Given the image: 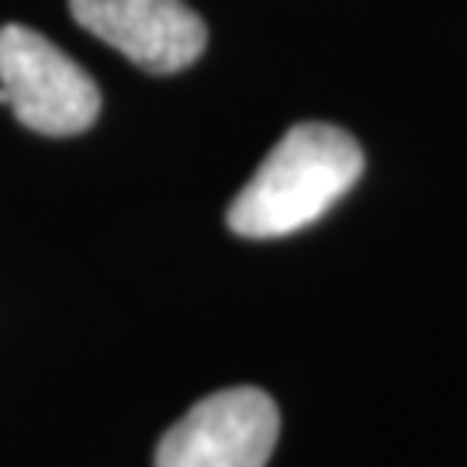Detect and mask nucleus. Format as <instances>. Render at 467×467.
<instances>
[{
	"mask_svg": "<svg viewBox=\"0 0 467 467\" xmlns=\"http://www.w3.org/2000/svg\"><path fill=\"white\" fill-rule=\"evenodd\" d=\"M77 25L146 73L167 77L198 63L208 28L184 0H69Z\"/></svg>",
	"mask_w": 467,
	"mask_h": 467,
	"instance_id": "obj_4",
	"label": "nucleus"
},
{
	"mask_svg": "<svg viewBox=\"0 0 467 467\" xmlns=\"http://www.w3.org/2000/svg\"><path fill=\"white\" fill-rule=\"evenodd\" d=\"M364 173L357 139L326 121H301L270 150L229 204V229L243 239H281L312 225Z\"/></svg>",
	"mask_w": 467,
	"mask_h": 467,
	"instance_id": "obj_1",
	"label": "nucleus"
},
{
	"mask_svg": "<svg viewBox=\"0 0 467 467\" xmlns=\"http://www.w3.org/2000/svg\"><path fill=\"white\" fill-rule=\"evenodd\" d=\"M281 412L260 388H225L201 399L177 426H170L156 467H267L277 447Z\"/></svg>",
	"mask_w": 467,
	"mask_h": 467,
	"instance_id": "obj_3",
	"label": "nucleus"
},
{
	"mask_svg": "<svg viewBox=\"0 0 467 467\" xmlns=\"http://www.w3.org/2000/svg\"><path fill=\"white\" fill-rule=\"evenodd\" d=\"M0 104L38 135L87 132L100 115V90L46 35L25 25L0 28Z\"/></svg>",
	"mask_w": 467,
	"mask_h": 467,
	"instance_id": "obj_2",
	"label": "nucleus"
}]
</instances>
